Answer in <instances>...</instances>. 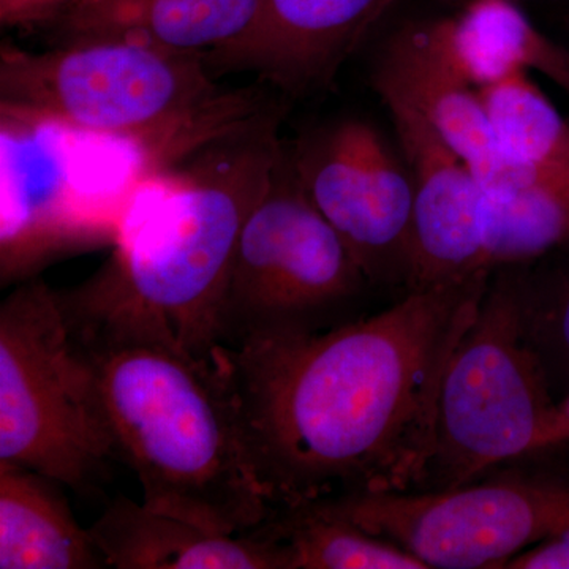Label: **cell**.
Listing matches in <instances>:
<instances>
[{"label":"cell","instance_id":"6da1fadb","mask_svg":"<svg viewBox=\"0 0 569 569\" xmlns=\"http://www.w3.org/2000/svg\"><path fill=\"white\" fill-rule=\"evenodd\" d=\"M489 280L479 272L417 288L317 335L222 347L271 508L418 488L441 378Z\"/></svg>","mask_w":569,"mask_h":569},{"label":"cell","instance_id":"7a4b0ae2","mask_svg":"<svg viewBox=\"0 0 569 569\" xmlns=\"http://www.w3.org/2000/svg\"><path fill=\"white\" fill-rule=\"evenodd\" d=\"M282 114L138 182L110 260L88 282L58 291L73 339L163 343L216 358L239 236L284 149Z\"/></svg>","mask_w":569,"mask_h":569},{"label":"cell","instance_id":"3957f363","mask_svg":"<svg viewBox=\"0 0 569 569\" xmlns=\"http://www.w3.org/2000/svg\"><path fill=\"white\" fill-rule=\"evenodd\" d=\"M74 342L96 369L116 459L137 473L146 508L228 535L268 518L222 347L208 359L163 343Z\"/></svg>","mask_w":569,"mask_h":569},{"label":"cell","instance_id":"277c9868","mask_svg":"<svg viewBox=\"0 0 569 569\" xmlns=\"http://www.w3.org/2000/svg\"><path fill=\"white\" fill-rule=\"evenodd\" d=\"M0 108L134 142L162 168L283 112L260 89L217 84L201 56L112 37L2 41Z\"/></svg>","mask_w":569,"mask_h":569},{"label":"cell","instance_id":"5b68a950","mask_svg":"<svg viewBox=\"0 0 569 569\" xmlns=\"http://www.w3.org/2000/svg\"><path fill=\"white\" fill-rule=\"evenodd\" d=\"M157 170L122 138L0 108V282L36 279L69 254L114 246L134 187Z\"/></svg>","mask_w":569,"mask_h":569},{"label":"cell","instance_id":"8992f818","mask_svg":"<svg viewBox=\"0 0 569 569\" xmlns=\"http://www.w3.org/2000/svg\"><path fill=\"white\" fill-rule=\"evenodd\" d=\"M116 460L99 378L58 291L18 283L0 306V463L88 493Z\"/></svg>","mask_w":569,"mask_h":569},{"label":"cell","instance_id":"52a82bcc","mask_svg":"<svg viewBox=\"0 0 569 569\" xmlns=\"http://www.w3.org/2000/svg\"><path fill=\"white\" fill-rule=\"evenodd\" d=\"M557 403L523 335L515 271L498 269L445 369L432 451L415 490L458 488L533 455Z\"/></svg>","mask_w":569,"mask_h":569},{"label":"cell","instance_id":"ba28073f","mask_svg":"<svg viewBox=\"0 0 569 569\" xmlns=\"http://www.w3.org/2000/svg\"><path fill=\"white\" fill-rule=\"evenodd\" d=\"M367 287L346 242L307 197L284 148L239 236L220 310V347L348 323L358 318L350 310Z\"/></svg>","mask_w":569,"mask_h":569},{"label":"cell","instance_id":"9c48e42d","mask_svg":"<svg viewBox=\"0 0 569 569\" xmlns=\"http://www.w3.org/2000/svg\"><path fill=\"white\" fill-rule=\"evenodd\" d=\"M317 503L408 550L427 569H505L535 542L569 527V475L505 466L458 488Z\"/></svg>","mask_w":569,"mask_h":569},{"label":"cell","instance_id":"30bf717a","mask_svg":"<svg viewBox=\"0 0 569 569\" xmlns=\"http://www.w3.org/2000/svg\"><path fill=\"white\" fill-rule=\"evenodd\" d=\"M296 178L370 287L410 290L415 189L399 146L361 118L337 119L288 151Z\"/></svg>","mask_w":569,"mask_h":569},{"label":"cell","instance_id":"8fae6325","mask_svg":"<svg viewBox=\"0 0 569 569\" xmlns=\"http://www.w3.org/2000/svg\"><path fill=\"white\" fill-rule=\"evenodd\" d=\"M399 0H261L252 31L209 59L211 69L257 73L280 92L329 84Z\"/></svg>","mask_w":569,"mask_h":569},{"label":"cell","instance_id":"7c38bea8","mask_svg":"<svg viewBox=\"0 0 569 569\" xmlns=\"http://www.w3.org/2000/svg\"><path fill=\"white\" fill-rule=\"evenodd\" d=\"M383 103L413 181L415 264L410 290L486 272L479 263L481 189L473 170L418 112L395 100Z\"/></svg>","mask_w":569,"mask_h":569},{"label":"cell","instance_id":"4fadbf2b","mask_svg":"<svg viewBox=\"0 0 569 569\" xmlns=\"http://www.w3.org/2000/svg\"><path fill=\"white\" fill-rule=\"evenodd\" d=\"M373 86L383 102L406 104L429 122L477 179L503 162L478 89L449 54L437 20L415 22L391 37L378 59Z\"/></svg>","mask_w":569,"mask_h":569},{"label":"cell","instance_id":"5bb4252c","mask_svg":"<svg viewBox=\"0 0 569 569\" xmlns=\"http://www.w3.org/2000/svg\"><path fill=\"white\" fill-rule=\"evenodd\" d=\"M89 531L110 568L291 569L283 546L258 530L219 533L123 496Z\"/></svg>","mask_w":569,"mask_h":569},{"label":"cell","instance_id":"9a60e30c","mask_svg":"<svg viewBox=\"0 0 569 569\" xmlns=\"http://www.w3.org/2000/svg\"><path fill=\"white\" fill-rule=\"evenodd\" d=\"M478 182L482 271L492 274L569 250V163L507 159Z\"/></svg>","mask_w":569,"mask_h":569},{"label":"cell","instance_id":"2e32d148","mask_svg":"<svg viewBox=\"0 0 569 569\" xmlns=\"http://www.w3.org/2000/svg\"><path fill=\"white\" fill-rule=\"evenodd\" d=\"M260 7L261 0H78L48 28L61 41L129 39L209 61L252 31Z\"/></svg>","mask_w":569,"mask_h":569},{"label":"cell","instance_id":"e0dca14e","mask_svg":"<svg viewBox=\"0 0 569 569\" xmlns=\"http://www.w3.org/2000/svg\"><path fill=\"white\" fill-rule=\"evenodd\" d=\"M59 486L36 471L0 463V569L107 567Z\"/></svg>","mask_w":569,"mask_h":569},{"label":"cell","instance_id":"ac0fdd59","mask_svg":"<svg viewBox=\"0 0 569 569\" xmlns=\"http://www.w3.org/2000/svg\"><path fill=\"white\" fill-rule=\"evenodd\" d=\"M438 26L449 54L475 88L508 71L527 70L569 93V51L539 31L515 0H470Z\"/></svg>","mask_w":569,"mask_h":569},{"label":"cell","instance_id":"d6986e66","mask_svg":"<svg viewBox=\"0 0 569 569\" xmlns=\"http://www.w3.org/2000/svg\"><path fill=\"white\" fill-rule=\"evenodd\" d=\"M254 530L283 546L291 569H427L413 553L317 501L272 508Z\"/></svg>","mask_w":569,"mask_h":569},{"label":"cell","instance_id":"ffe728a7","mask_svg":"<svg viewBox=\"0 0 569 569\" xmlns=\"http://www.w3.org/2000/svg\"><path fill=\"white\" fill-rule=\"evenodd\" d=\"M529 73L511 70L479 86V100L493 141L511 162L569 163V122Z\"/></svg>","mask_w":569,"mask_h":569},{"label":"cell","instance_id":"44dd1931","mask_svg":"<svg viewBox=\"0 0 569 569\" xmlns=\"http://www.w3.org/2000/svg\"><path fill=\"white\" fill-rule=\"evenodd\" d=\"M511 268L523 335L560 402L569 396V250Z\"/></svg>","mask_w":569,"mask_h":569},{"label":"cell","instance_id":"7402d4cb","mask_svg":"<svg viewBox=\"0 0 569 569\" xmlns=\"http://www.w3.org/2000/svg\"><path fill=\"white\" fill-rule=\"evenodd\" d=\"M78 0H0V24L6 29L50 26Z\"/></svg>","mask_w":569,"mask_h":569},{"label":"cell","instance_id":"603a6c76","mask_svg":"<svg viewBox=\"0 0 569 569\" xmlns=\"http://www.w3.org/2000/svg\"><path fill=\"white\" fill-rule=\"evenodd\" d=\"M505 569H569V527L535 542Z\"/></svg>","mask_w":569,"mask_h":569},{"label":"cell","instance_id":"cb8c5ba5","mask_svg":"<svg viewBox=\"0 0 569 569\" xmlns=\"http://www.w3.org/2000/svg\"><path fill=\"white\" fill-rule=\"evenodd\" d=\"M567 445H569V396L557 403L545 433L539 438L538 449L535 452L567 447Z\"/></svg>","mask_w":569,"mask_h":569},{"label":"cell","instance_id":"d4e9b609","mask_svg":"<svg viewBox=\"0 0 569 569\" xmlns=\"http://www.w3.org/2000/svg\"><path fill=\"white\" fill-rule=\"evenodd\" d=\"M455 2H458L459 6H463V3L470 2V0H455Z\"/></svg>","mask_w":569,"mask_h":569}]
</instances>
